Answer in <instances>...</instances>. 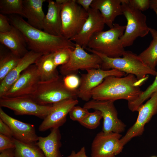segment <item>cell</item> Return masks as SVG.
Wrapping results in <instances>:
<instances>
[{
	"mask_svg": "<svg viewBox=\"0 0 157 157\" xmlns=\"http://www.w3.org/2000/svg\"><path fill=\"white\" fill-rule=\"evenodd\" d=\"M48 10L44 20L43 30L45 32L56 36H63L60 17L61 4L48 0Z\"/></svg>",
	"mask_w": 157,
	"mask_h": 157,
	"instance_id": "20",
	"label": "cell"
},
{
	"mask_svg": "<svg viewBox=\"0 0 157 157\" xmlns=\"http://www.w3.org/2000/svg\"><path fill=\"white\" fill-rule=\"evenodd\" d=\"M60 17L63 36L70 39L80 31L88 14L76 0H62Z\"/></svg>",
	"mask_w": 157,
	"mask_h": 157,
	"instance_id": "7",
	"label": "cell"
},
{
	"mask_svg": "<svg viewBox=\"0 0 157 157\" xmlns=\"http://www.w3.org/2000/svg\"><path fill=\"white\" fill-rule=\"evenodd\" d=\"M13 139L15 144L14 157H46L36 143L27 144Z\"/></svg>",
	"mask_w": 157,
	"mask_h": 157,
	"instance_id": "27",
	"label": "cell"
},
{
	"mask_svg": "<svg viewBox=\"0 0 157 157\" xmlns=\"http://www.w3.org/2000/svg\"><path fill=\"white\" fill-rule=\"evenodd\" d=\"M126 26L113 24L108 30L95 33L88 43L87 47L110 58L122 56L126 51L120 40Z\"/></svg>",
	"mask_w": 157,
	"mask_h": 157,
	"instance_id": "4",
	"label": "cell"
},
{
	"mask_svg": "<svg viewBox=\"0 0 157 157\" xmlns=\"http://www.w3.org/2000/svg\"><path fill=\"white\" fill-rule=\"evenodd\" d=\"M42 55L29 50L21 58L16 66L0 82V97L9 89L23 72L31 65L35 64Z\"/></svg>",
	"mask_w": 157,
	"mask_h": 157,
	"instance_id": "18",
	"label": "cell"
},
{
	"mask_svg": "<svg viewBox=\"0 0 157 157\" xmlns=\"http://www.w3.org/2000/svg\"><path fill=\"white\" fill-rule=\"evenodd\" d=\"M123 15L126 18L127 24L120 40L124 47L132 45L138 37H143L149 32L147 25L146 16L142 12L131 6L127 0H122Z\"/></svg>",
	"mask_w": 157,
	"mask_h": 157,
	"instance_id": "6",
	"label": "cell"
},
{
	"mask_svg": "<svg viewBox=\"0 0 157 157\" xmlns=\"http://www.w3.org/2000/svg\"><path fill=\"white\" fill-rule=\"evenodd\" d=\"M122 137L120 133L99 132L92 142L91 157H115L123 148L120 141Z\"/></svg>",
	"mask_w": 157,
	"mask_h": 157,
	"instance_id": "12",
	"label": "cell"
},
{
	"mask_svg": "<svg viewBox=\"0 0 157 157\" xmlns=\"http://www.w3.org/2000/svg\"><path fill=\"white\" fill-rule=\"evenodd\" d=\"M88 12V17L80 31L69 39L84 49L87 47L89 41L94 34L102 31L105 24L102 15L98 10L90 8Z\"/></svg>",
	"mask_w": 157,
	"mask_h": 157,
	"instance_id": "16",
	"label": "cell"
},
{
	"mask_svg": "<svg viewBox=\"0 0 157 157\" xmlns=\"http://www.w3.org/2000/svg\"><path fill=\"white\" fill-rule=\"evenodd\" d=\"M150 98L139 109L136 122L121 138V142L124 146L133 138L142 135L145 125L157 113V92Z\"/></svg>",
	"mask_w": 157,
	"mask_h": 157,
	"instance_id": "14",
	"label": "cell"
},
{
	"mask_svg": "<svg viewBox=\"0 0 157 157\" xmlns=\"http://www.w3.org/2000/svg\"><path fill=\"white\" fill-rule=\"evenodd\" d=\"M150 8H157V0H150Z\"/></svg>",
	"mask_w": 157,
	"mask_h": 157,
	"instance_id": "41",
	"label": "cell"
},
{
	"mask_svg": "<svg viewBox=\"0 0 157 157\" xmlns=\"http://www.w3.org/2000/svg\"><path fill=\"white\" fill-rule=\"evenodd\" d=\"M150 157H157V156H150Z\"/></svg>",
	"mask_w": 157,
	"mask_h": 157,
	"instance_id": "43",
	"label": "cell"
},
{
	"mask_svg": "<svg viewBox=\"0 0 157 157\" xmlns=\"http://www.w3.org/2000/svg\"><path fill=\"white\" fill-rule=\"evenodd\" d=\"M40 82L37 68L34 64L24 71L1 97L16 98L30 97L35 91Z\"/></svg>",
	"mask_w": 157,
	"mask_h": 157,
	"instance_id": "11",
	"label": "cell"
},
{
	"mask_svg": "<svg viewBox=\"0 0 157 157\" xmlns=\"http://www.w3.org/2000/svg\"><path fill=\"white\" fill-rule=\"evenodd\" d=\"M155 13L157 16V8H153L152 9Z\"/></svg>",
	"mask_w": 157,
	"mask_h": 157,
	"instance_id": "42",
	"label": "cell"
},
{
	"mask_svg": "<svg viewBox=\"0 0 157 157\" xmlns=\"http://www.w3.org/2000/svg\"><path fill=\"white\" fill-rule=\"evenodd\" d=\"M63 77L64 84L67 88L72 90L78 89L81 81L80 78L77 74H70Z\"/></svg>",
	"mask_w": 157,
	"mask_h": 157,
	"instance_id": "33",
	"label": "cell"
},
{
	"mask_svg": "<svg viewBox=\"0 0 157 157\" xmlns=\"http://www.w3.org/2000/svg\"><path fill=\"white\" fill-rule=\"evenodd\" d=\"M10 24L18 29L25 38L30 50L42 54L53 53L63 48L74 49L75 43L63 36H56L35 28L22 17L11 15L8 17Z\"/></svg>",
	"mask_w": 157,
	"mask_h": 157,
	"instance_id": "1",
	"label": "cell"
},
{
	"mask_svg": "<svg viewBox=\"0 0 157 157\" xmlns=\"http://www.w3.org/2000/svg\"><path fill=\"white\" fill-rule=\"evenodd\" d=\"M0 133L10 138H13V133L10 128L1 118H0Z\"/></svg>",
	"mask_w": 157,
	"mask_h": 157,
	"instance_id": "37",
	"label": "cell"
},
{
	"mask_svg": "<svg viewBox=\"0 0 157 157\" xmlns=\"http://www.w3.org/2000/svg\"><path fill=\"white\" fill-rule=\"evenodd\" d=\"M78 103L77 99H65L52 105L51 109L39 126L40 131L54 128H59L66 121L70 110Z\"/></svg>",
	"mask_w": 157,
	"mask_h": 157,
	"instance_id": "15",
	"label": "cell"
},
{
	"mask_svg": "<svg viewBox=\"0 0 157 157\" xmlns=\"http://www.w3.org/2000/svg\"><path fill=\"white\" fill-rule=\"evenodd\" d=\"M87 72L81 75L80 84L78 89V97L86 101L92 98L91 92L99 85L106 77L125 76V73L115 69L104 70L100 68L86 70Z\"/></svg>",
	"mask_w": 157,
	"mask_h": 157,
	"instance_id": "13",
	"label": "cell"
},
{
	"mask_svg": "<svg viewBox=\"0 0 157 157\" xmlns=\"http://www.w3.org/2000/svg\"><path fill=\"white\" fill-rule=\"evenodd\" d=\"M67 157H88L84 147H82L80 150L76 152L74 151H72L70 154Z\"/></svg>",
	"mask_w": 157,
	"mask_h": 157,
	"instance_id": "39",
	"label": "cell"
},
{
	"mask_svg": "<svg viewBox=\"0 0 157 157\" xmlns=\"http://www.w3.org/2000/svg\"><path fill=\"white\" fill-rule=\"evenodd\" d=\"M83 107L101 112L103 119L102 131L104 132L120 133L124 131L126 125L118 118L114 101L92 99L85 103Z\"/></svg>",
	"mask_w": 157,
	"mask_h": 157,
	"instance_id": "9",
	"label": "cell"
},
{
	"mask_svg": "<svg viewBox=\"0 0 157 157\" xmlns=\"http://www.w3.org/2000/svg\"><path fill=\"white\" fill-rule=\"evenodd\" d=\"M93 1V0H76V3L87 12L90 8Z\"/></svg>",
	"mask_w": 157,
	"mask_h": 157,
	"instance_id": "38",
	"label": "cell"
},
{
	"mask_svg": "<svg viewBox=\"0 0 157 157\" xmlns=\"http://www.w3.org/2000/svg\"><path fill=\"white\" fill-rule=\"evenodd\" d=\"M15 148L4 150L0 152V157H14Z\"/></svg>",
	"mask_w": 157,
	"mask_h": 157,
	"instance_id": "40",
	"label": "cell"
},
{
	"mask_svg": "<svg viewBox=\"0 0 157 157\" xmlns=\"http://www.w3.org/2000/svg\"><path fill=\"white\" fill-rule=\"evenodd\" d=\"M70 48H65L59 49L53 52V57L54 63L57 67L67 63L69 58Z\"/></svg>",
	"mask_w": 157,
	"mask_h": 157,
	"instance_id": "31",
	"label": "cell"
},
{
	"mask_svg": "<svg viewBox=\"0 0 157 157\" xmlns=\"http://www.w3.org/2000/svg\"><path fill=\"white\" fill-rule=\"evenodd\" d=\"M0 13L4 15H17L25 17L23 0H0Z\"/></svg>",
	"mask_w": 157,
	"mask_h": 157,
	"instance_id": "28",
	"label": "cell"
},
{
	"mask_svg": "<svg viewBox=\"0 0 157 157\" xmlns=\"http://www.w3.org/2000/svg\"><path fill=\"white\" fill-rule=\"evenodd\" d=\"M12 25L6 15L0 13V33L9 32L11 29Z\"/></svg>",
	"mask_w": 157,
	"mask_h": 157,
	"instance_id": "36",
	"label": "cell"
},
{
	"mask_svg": "<svg viewBox=\"0 0 157 157\" xmlns=\"http://www.w3.org/2000/svg\"><path fill=\"white\" fill-rule=\"evenodd\" d=\"M88 110L83 107L75 106L70 110L69 114L71 119L79 122L85 118L90 113Z\"/></svg>",
	"mask_w": 157,
	"mask_h": 157,
	"instance_id": "32",
	"label": "cell"
},
{
	"mask_svg": "<svg viewBox=\"0 0 157 157\" xmlns=\"http://www.w3.org/2000/svg\"><path fill=\"white\" fill-rule=\"evenodd\" d=\"M53 53L42 55L35 64L39 75L40 81L51 80L59 76L53 60Z\"/></svg>",
	"mask_w": 157,
	"mask_h": 157,
	"instance_id": "24",
	"label": "cell"
},
{
	"mask_svg": "<svg viewBox=\"0 0 157 157\" xmlns=\"http://www.w3.org/2000/svg\"><path fill=\"white\" fill-rule=\"evenodd\" d=\"M61 135L59 128L51 129L50 133L45 137L39 136L36 144L46 157H62L60 151Z\"/></svg>",
	"mask_w": 157,
	"mask_h": 157,
	"instance_id": "22",
	"label": "cell"
},
{
	"mask_svg": "<svg viewBox=\"0 0 157 157\" xmlns=\"http://www.w3.org/2000/svg\"><path fill=\"white\" fill-rule=\"evenodd\" d=\"M102 118L101 113L95 110L89 114L83 119L79 122L82 126L89 129H93L98 127Z\"/></svg>",
	"mask_w": 157,
	"mask_h": 157,
	"instance_id": "30",
	"label": "cell"
},
{
	"mask_svg": "<svg viewBox=\"0 0 157 157\" xmlns=\"http://www.w3.org/2000/svg\"><path fill=\"white\" fill-rule=\"evenodd\" d=\"M46 0H23L25 17L32 26L43 30V23L45 16L42 5Z\"/></svg>",
	"mask_w": 157,
	"mask_h": 157,
	"instance_id": "23",
	"label": "cell"
},
{
	"mask_svg": "<svg viewBox=\"0 0 157 157\" xmlns=\"http://www.w3.org/2000/svg\"><path fill=\"white\" fill-rule=\"evenodd\" d=\"M90 8L100 12L105 24L110 28L113 27L116 17L123 15L122 0H93Z\"/></svg>",
	"mask_w": 157,
	"mask_h": 157,
	"instance_id": "21",
	"label": "cell"
},
{
	"mask_svg": "<svg viewBox=\"0 0 157 157\" xmlns=\"http://www.w3.org/2000/svg\"><path fill=\"white\" fill-rule=\"evenodd\" d=\"M0 106L12 110L16 115H32L44 119L50 112L52 105L39 104L30 97H0Z\"/></svg>",
	"mask_w": 157,
	"mask_h": 157,
	"instance_id": "10",
	"label": "cell"
},
{
	"mask_svg": "<svg viewBox=\"0 0 157 157\" xmlns=\"http://www.w3.org/2000/svg\"><path fill=\"white\" fill-rule=\"evenodd\" d=\"M146 81L138 80L133 75L106 77L91 92L92 98L99 101H114L125 99L128 102L136 99L142 92L140 86Z\"/></svg>",
	"mask_w": 157,
	"mask_h": 157,
	"instance_id": "2",
	"label": "cell"
},
{
	"mask_svg": "<svg viewBox=\"0 0 157 157\" xmlns=\"http://www.w3.org/2000/svg\"><path fill=\"white\" fill-rule=\"evenodd\" d=\"M127 1L132 7L141 12L150 7V0H127Z\"/></svg>",
	"mask_w": 157,
	"mask_h": 157,
	"instance_id": "34",
	"label": "cell"
},
{
	"mask_svg": "<svg viewBox=\"0 0 157 157\" xmlns=\"http://www.w3.org/2000/svg\"><path fill=\"white\" fill-rule=\"evenodd\" d=\"M89 52L97 55L102 63L100 68L104 70L115 69L128 74L134 75L138 80L146 81L148 75L156 76L157 71L145 65L138 55L130 51H125L122 58H110L88 48Z\"/></svg>",
	"mask_w": 157,
	"mask_h": 157,
	"instance_id": "3",
	"label": "cell"
},
{
	"mask_svg": "<svg viewBox=\"0 0 157 157\" xmlns=\"http://www.w3.org/2000/svg\"><path fill=\"white\" fill-rule=\"evenodd\" d=\"M0 42L13 54L21 58L28 51L23 34L12 25L11 29L9 32L0 33Z\"/></svg>",
	"mask_w": 157,
	"mask_h": 157,
	"instance_id": "19",
	"label": "cell"
},
{
	"mask_svg": "<svg viewBox=\"0 0 157 157\" xmlns=\"http://www.w3.org/2000/svg\"><path fill=\"white\" fill-rule=\"evenodd\" d=\"M153 39L149 47L138 56L143 63L152 70L156 71L157 65V31L149 28Z\"/></svg>",
	"mask_w": 157,
	"mask_h": 157,
	"instance_id": "26",
	"label": "cell"
},
{
	"mask_svg": "<svg viewBox=\"0 0 157 157\" xmlns=\"http://www.w3.org/2000/svg\"><path fill=\"white\" fill-rule=\"evenodd\" d=\"M0 45V82L16 66L21 58L12 53L9 49L6 50Z\"/></svg>",
	"mask_w": 157,
	"mask_h": 157,
	"instance_id": "25",
	"label": "cell"
},
{
	"mask_svg": "<svg viewBox=\"0 0 157 157\" xmlns=\"http://www.w3.org/2000/svg\"><path fill=\"white\" fill-rule=\"evenodd\" d=\"M75 44L74 49H69L70 58L68 62L59 67L60 72L63 76L77 74L79 70L100 68L102 61L97 55L90 54L80 46Z\"/></svg>",
	"mask_w": 157,
	"mask_h": 157,
	"instance_id": "8",
	"label": "cell"
},
{
	"mask_svg": "<svg viewBox=\"0 0 157 157\" xmlns=\"http://www.w3.org/2000/svg\"><path fill=\"white\" fill-rule=\"evenodd\" d=\"M15 148L13 138H10L0 133V152L5 149Z\"/></svg>",
	"mask_w": 157,
	"mask_h": 157,
	"instance_id": "35",
	"label": "cell"
},
{
	"mask_svg": "<svg viewBox=\"0 0 157 157\" xmlns=\"http://www.w3.org/2000/svg\"><path fill=\"white\" fill-rule=\"evenodd\" d=\"M0 118L10 128L13 138L24 143H35L38 137L33 125L23 122L15 119L5 113L0 108Z\"/></svg>",
	"mask_w": 157,
	"mask_h": 157,
	"instance_id": "17",
	"label": "cell"
},
{
	"mask_svg": "<svg viewBox=\"0 0 157 157\" xmlns=\"http://www.w3.org/2000/svg\"><path fill=\"white\" fill-rule=\"evenodd\" d=\"M157 92V74L153 82L135 100L128 102L129 109L132 112L138 111L144 102L149 98L155 92Z\"/></svg>",
	"mask_w": 157,
	"mask_h": 157,
	"instance_id": "29",
	"label": "cell"
},
{
	"mask_svg": "<svg viewBox=\"0 0 157 157\" xmlns=\"http://www.w3.org/2000/svg\"><path fill=\"white\" fill-rule=\"evenodd\" d=\"M63 77L59 75L48 81H40L35 91L30 97L38 104L44 106L67 99H77L78 90H72L67 88L64 84Z\"/></svg>",
	"mask_w": 157,
	"mask_h": 157,
	"instance_id": "5",
	"label": "cell"
}]
</instances>
